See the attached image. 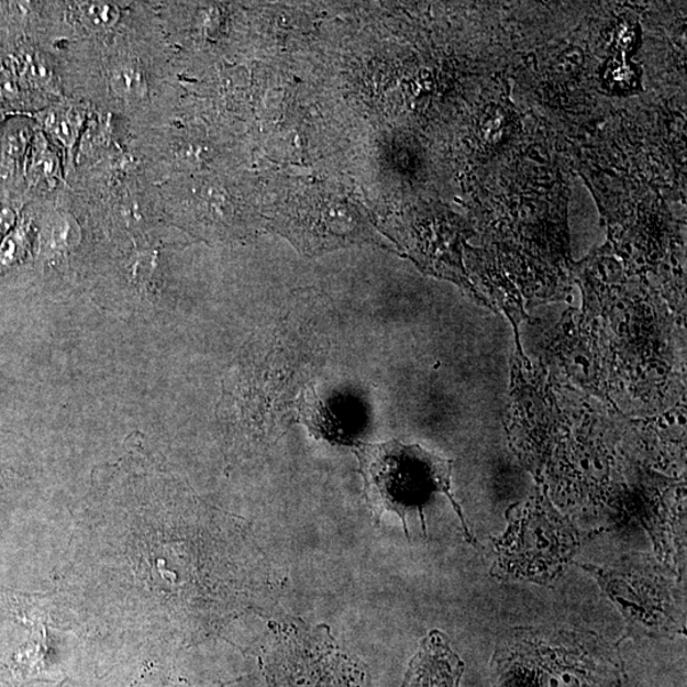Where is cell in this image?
I'll return each instance as SVG.
<instances>
[{"label":"cell","instance_id":"obj_1","mask_svg":"<svg viewBox=\"0 0 687 687\" xmlns=\"http://www.w3.org/2000/svg\"><path fill=\"white\" fill-rule=\"evenodd\" d=\"M355 455L365 479L367 503L376 521L386 512L398 514L409 538L407 516L419 512L426 533L423 509L441 492L447 496L463 523L468 543L475 544L463 511L451 495L452 461L436 456L419 444L389 441L355 444Z\"/></svg>","mask_w":687,"mask_h":687},{"label":"cell","instance_id":"obj_2","mask_svg":"<svg viewBox=\"0 0 687 687\" xmlns=\"http://www.w3.org/2000/svg\"><path fill=\"white\" fill-rule=\"evenodd\" d=\"M508 527L492 539L496 563L491 576L552 586L594 533L581 532L557 512L546 491L507 511Z\"/></svg>","mask_w":687,"mask_h":687},{"label":"cell","instance_id":"obj_3","mask_svg":"<svg viewBox=\"0 0 687 687\" xmlns=\"http://www.w3.org/2000/svg\"><path fill=\"white\" fill-rule=\"evenodd\" d=\"M592 576L627 621L629 636L674 638L684 632L674 579L645 556L628 557L612 568L578 564Z\"/></svg>","mask_w":687,"mask_h":687},{"label":"cell","instance_id":"obj_4","mask_svg":"<svg viewBox=\"0 0 687 687\" xmlns=\"http://www.w3.org/2000/svg\"><path fill=\"white\" fill-rule=\"evenodd\" d=\"M464 673V661L451 649L448 638L432 630L420 642L401 687H459Z\"/></svg>","mask_w":687,"mask_h":687},{"label":"cell","instance_id":"obj_5","mask_svg":"<svg viewBox=\"0 0 687 687\" xmlns=\"http://www.w3.org/2000/svg\"><path fill=\"white\" fill-rule=\"evenodd\" d=\"M304 422L311 431L331 442L355 444V434L362 430V418L354 417L351 403H322L317 395L306 394L302 401Z\"/></svg>","mask_w":687,"mask_h":687},{"label":"cell","instance_id":"obj_6","mask_svg":"<svg viewBox=\"0 0 687 687\" xmlns=\"http://www.w3.org/2000/svg\"><path fill=\"white\" fill-rule=\"evenodd\" d=\"M108 96L118 108H137L148 102L151 79L147 67L133 56H118L104 70Z\"/></svg>","mask_w":687,"mask_h":687},{"label":"cell","instance_id":"obj_7","mask_svg":"<svg viewBox=\"0 0 687 687\" xmlns=\"http://www.w3.org/2000/svg\"><path fill=\"white\" fill-rule=\"evenodd\" d=\"M86 114L82 109L59 104L44 112L42 124L48 141L55 143L66 157V165L75 160L77 143L85 125Z\"/></svg>","mask_w":687,"mask_h":687},{"label":"cell","instance_id":"obj_8","mask_svg":"<svg viewBox=\"0 0 687 687\" xmlns=\"http://www.w3.org/2000/svg\"><path fill=\"white\" fill-rule=\"evenodd\" d=\"M24 173L32 185L45 184L54 188L62 180V160L44 133H37L31 143Z\"/></svg>","mask_w":687,"mask_h":687},{"label":"cell","instance_id":"obj_9","mask_svg":"<svg viewBox=\"0 0 687 687\" xmlns=\"http://www.w3.org/2000/svg\"><path fill=\"white\" fill-rule=\"evenodd\" d=\"M68 5L78 26L92 35H107L123 19V12L117 3L77 2Z\"/></svg>","mask_w":687,"mask_h":687},{"label":"cell","instance_id":"obj_10","mask_svg":"<svg viewBox=\"0 0 687 687\" xmlns=\"http://www.w3.org/2000/svg\"><path fill=\"white\" fill-rule=\"evenodd\" d=\"M15 69L27 82L47 87L53 82V73L47 63L35 54H22L15 59Z\"/></svg>","mask_w":687,"mask_h":687},{"label":"cell","instance_id":"obj_11","mask_svg":"<svg viewBox=\"0 0 687 687\" xmlns=\"http://www.w3.org/2000/svg\"><path fill=\"white\" fill-rule=\"evenodd\" d=\"M21 247V234L14 232L8 234L4 239L2 246H0V268H5L14 263L20 254Z\"/></svg>","mask_w":687,"mask_h":687},{"label":"cell","instance_id":"obj_12","mask_svg":"<svg viewBox=\"0 0 687 687\" xmlns=\"http://www.w3.org/2000/svg\"><path fill=\"white\" fill-rule=\"evenodd\" d=\"M15 223V214L11 208L0 209V240L7 236Z\"/></svg>","mask_w":687,"mask_h":687},{"label":"cell","instance_id":"obj_13","mask_svg":"<svg viewBox=\"0 0 687 687\" xmlns=\"http://www.w3.org/2000/svg\"><path fill=\"white\" fill-rule=\"evenodd\" d=\"M7 112L0 111V123L5 119Z\"/></svg>","mask_w":687,"mask_h":687}]
</instances>
